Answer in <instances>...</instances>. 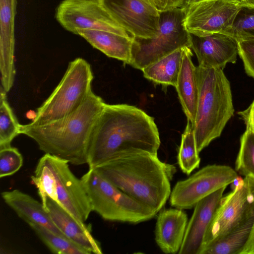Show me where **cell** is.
<instances>
[{"mask_svg":"<svg viewBox=\"0 0 254 254\" xmlns=\"http://www.w3.org/2000/svg\"><path fill=\"white\" fill-rule=\"evenodd\" d=\"M238 176L235 170L229 166L208 165L176 184L169 197L170 203L183 210L192 208L202 199L227 187Z\"/></svg>","mask_w":254,"mask_h":254,"instance_id":"cell-9","label":"cell"},{"mask_svg":"<svg viewBox=\"0 0 254 254\" xmlns=\"http://www.w3.org/2000/svg\"><path fill=\"white\" fill-rule=\"evenodd\" d=\"M254 215L206 249L202 254H239L249 238Z\"/></svg>","mask_w":254,"mask_h":254,"instance_id":"cell-23","label":"cell"},{"mask_svg":"<svg viewBox=\"0 0 254 254\" xmlns=\"http://www.w3.org/2000/svg\"><path fill=\"white\" fill-rule=\"evenodd\" d=\"M0 148L11 146L13 139L21 134L19 124L6 99V92L0 87Z\"/></svg>","mask_w":254,"mask_h":254,"instance_id":"cell-26","label":"cell"},{"mask_svg":"<svg viewBox=\"0 0 254 254\" xmlns=\"http://www.w3.org/2000/svg\"></svg>","mask_w":254,"mask_h":254,"instance_id":"cell-37","label":"cell"},{"mask_svg":"<svg viewBox=\"0 0 254 254\" xmlns=\"http://www.w3.org/2000/svg\"><path fill=\"white\" fill-rule=\"evenodd\" d=\"M238 55L247 74L254 79V39L237 40Z\"/></svg>","mask_w":254,"mask_h":254,"instance_id":"cell-30","label":"cell"},{"mask_svg":"<svg viewBox=\"0 0 254 254\" xmlns=\"http://www.w3.org/2000/svg\"><path fill=\"white\" fill-rule=\"evenodd\" d=\"M16 0H0V70L1 87L11 88L15 75L14 63V21Z\"/></svg>","mask_w":254,"mask_h":254,"instance_id":"cell-16","label":"cell"},{"mask_svg":"<svg viewBox=\"0 0 254 254\" xmlns=\"http://www.w3.org/2000/svg\"><path fill=\"white\" fill-rule=\"evenodd\" d=\"M115 21L132 36L154 37L159 28L160 12L142 0H100Z\"/></svg>","mask_w":254,"mask_h":254,"instance_id":"cell-13","label":"cell"},{"mask_svg":"<svg viewBox=\"0 0 254 254\" xmlns=\"http://www.w3.org/2000/svg\"><path fill=\"white\" fill-rule=\"evenodd\" d=\"M185 10L181 8L160 12L159 28L154 37H133L128 64L142 70L178 49L190 48V36L185 26Z\"/></svg>","mask_w":254,"mask_h":254,"instance_id":"cell-8","label":"cell"},{"mask_svg":"<svg viewBox=\"0 0 254 254\" xmlns=\"http://www.w3.org/2000/svg\"><path fill=\"white\" fill-rule=\"evenodd\" d=\"M191 48H184L182 65L175 86L187 120L193 126L197 103L198 88L196 67L192 61Z\"/></svg>","mask_w":254,"mask_h":254,"instance_id":"cell-20","label":"cell"},{"mask_svg":"<svg viewBox=\"0 0 254 254\" xmlns=\"http://www.w3.org/2000/svg\"><path fill=\"white\" fill-rule=\"evenodd\" d=\"M184 48L176 50L143 68L142 71L144 77L163 86L175 87L182 65Z\"/></svg>","mask_w":254,"mask_h":254,"instance_id":"cell-22","label":"cell"},{"mask_svg":"<svg viewBox=\"0 0 254 254\" xmlns=\"http://www.w3.org/2000/svg\"><path fill=\"white\" fill-rule=\"evenodd\" d=\"M190 48L197 57L198 65L223 69L228 63L234 64L238 55L236 38L223 33L197 36L190 33Z\"/></svg>","mask_w":254,"mask_h":254,"instance_id":"cell-14","label":"cell"},{"mask_svg":"<svg viewBox=\"0 0 254 254\" xmlns=\"http://www.w3.org/2000/svg\"><path fill=\"white\" fill-rule=\"evenodd\" d=\"M242 4L239 0H202L194 3L185 9V27L197 36L219 33L233 36V23Z\"/></svg>","mask_w":254,"mask_h":254,"instance_id":"cell-10","label":"cell"},{"mask_svg":"<svg viewBox=\"0 0 254 254\" xmlns=\"http://www.w3.org/2000/svg\"><path fill=\"white\" fill-rule=\"evenodd\" d=\"M188 218L183 209L174 208L160 210L157 216L156 242L165 254L178 253L185 237Z\"/></svg>","mask_w":254,"mask_h":254,"instance_id":"cell-18","label":"cell"},{"mask_svg":"<svg viewBox=\"0 0 254 254\" xmlns=\"http://www.w3.org/2000/svg\"><path fill=\"white\" fill-rule=\"evenodd\" d=\"M243 4L254 6V0H239Z\"/></svg>","mask_w":254,"mask_h":254,"instance_id":"cell-35","label":"cell"},{"mask_svg":"<svg viewBox=\"0 0 254 254\" xmlns=\"http://www.w3.org/2000/svg\"><path fill=\"white\" fill-rule=\"evenodd\" d=\"M201 0H182L180 8L185 9L191 4Z\"/></svg>","mask_w":254,"mask_h":254,"instance_id":"cell-34","label":"cell"},{"mask_svg":"<svg viewBox=\"0 0 254 254\" xmlns=\"http://www.w3.org/2000/svg\"><path fill=\"white\" fill-rule=\"evenodd\" d=\"M41 202L53 223L68 239L90 254L103 253L99 243L91 234L90 227L78 221L49 197Z\"/></svg>","mask_w":254,"mask_h":254,"instance_id":"cell-17","label":"cell"},{"mask_svg":"<svg viewBox=\"0 0 254 254\" xmlns=\"http://www.w3.org/2000/svg\"><path fill=\"white\" fill-rule=\"evenodd\" d=\"M238 114L244 121L246 129L254 132V100L246 109L238 112Z\"/></svg>","mask_w":254,"mask_h":254,"instance_id":"cell-33","label":"cell"},{"mask_svg":"<svg viewBox=\"0 0 254 254\" xmlns=\"http://www.w3.org/2000/svg\"><path fill=\"white\" fill-rule=\"evenodd\" d=\"M235 171L244 177L254 178V132L250 130L246 129L240 138Z\"/></svg>","mask_w":254,"mask_h":254,"instance_id":"cell-27","label":"cell"},{"mask_svg":"<svg viewBox=\"0 0 254 254\" xmlns=\"http://www.w3.org/2000/svg\"><path fill=\"white\" fill-rule=\"evenodd\" d=\"M160 143L153 117L134 106L106 104L91 136L87 164L93 169L117 154L132 150L157 154Z\"/></svg>","mask_w":254,"mask_h":254,"instance_id":"cell-1","label":"cell"},{"mask_svg":"<svg viewBox=\"0 0 254 254\" xmlns=\"http://www.w3.org/2000/svg\"><path fill=\"white\" fill-rule=\"evenodd\" d=\"M94 169L129 196L157 213L171 193L175 167L161 161L157 154L132 150L117 154Z\"/></svg>","mask_w":254,"mask_h":254,"instance_id":"cell-2","label":"cell"},{"mask_svg":"<svg viewBox=\"0 0 254 254\" xmlns=\"http://www.w3.org/2000/svg\"><path fill=\"white\" fill-rule=\"evenodd\" d=\"M152 5L160 12L180 8L182 0H150Z\"/></svg>","mask_w":254,"mask_h":254,"instance_id":"cell-32","label":"cell"},{"mask_svg":"<svg viewBox=\"0 0 254 254\" xmlns=\"http://www.w3.org/2000/svg\"><path fill=\"white\" fill-rule=\"evenodd\" d=\"M244 179L247 185L252 201L254 204V178L246 176ZM239 254H254V219L248 240Z\"/></svg>","mask_w":254,"mask_h":254,"instance_id":"cell-31","label":"cell"},{"mask_svg":"<svg viewBox=\"0 0 254 254\" xmlns=\"http://www.w3.org/2000/svg\"><path fill=\"white\" fill-rule=\"evenodd\" d=\"M232 30L237 40L254 39V6L242 4L235 17Z\"/></svg>","mask_w":254,"mask_h":254,"instance_id":"cell-28","label":"cell"},{"mask_svg":"<svg viewBox=\"0 0 254 254\" xmlns=\"http://www.w3.org/2000/svg\"><path fill=\"white\" fill-rule=\"evenodd\" d=\"M23 157L18 150L9 146L0 148V177L13 175L22 167Z\"/></svg>","mask_w":254,"mask_h":254,"instance_id":"cell-29","label":"cell"},{"mask_svg":"<svg viewBox=\"0 0 254 254\" xmlns=\"http://www.w3.org/2000/svg\"><path fill=\"white\" fill-rule=\"evenodd\" d=\"M143 0V1L146 2L148 3H149V4L152 5L150 0Z\"/></svg>","mask_w":254,"mask_h":254,"instance_id":"cell-36","label":"cell"},{"mask_svg":"<svg viewBox=\"0 0 254 254\" xmlns=\"http://www.w3.org/2000/svg\"><path fill=\"white\" fill-rule=\"evenodd\" d=\"M254 215V204L244 180L242 184L221 198L204 236L200 254Z\"/></svg>","mask_w":254,"mask_h":254,"instance_id":"cell-12","label":"cell"},{"mask_svg":"<svg viewBox=\"0 0 254 254\" xmlns=\"http://www.w3.org/2000/svg\"><path fill=\"white\" fill-rule=\"evenodd\" d=\"M226 188L223 187L204 197L194 206L178 254H200L204 236Z\"/></svg>","mask_w":254,"mask_h":254,"instance_id":"cell-15","label":"cell"},{"mask_svg":"<svg viewBox=\"0 0 254 254\" xmlns=\"http://www.w3.org/2000/svg\"><path fill=\"white\" fill-rule=\"evenodd\" d=\"M68 161L45 153L39 160L31 182L41 201L48 196L84 223L92 211L81 179L70 170Z\"/></svg>","mask_w":254,"mask_h":254,"instance_id":"cell-5","label":"cell"},{"mask_svg":"<svg viewBox=\"0 0 254 254\" xmlns=\"http://www.w3.org/2000/svg\"><path fill=\"white\" fill-rule=\"evenodd\" d=\"M51 252L59 254H90L70 240L36 223L28 224Z\"/></svg>","mask_w":254,"mask_h":254,"instance_id":"cell-25","label":"cell"},{"mask_svg":"<svg viewBox=\"0 0 254 254\" xmlns=\"http://www.w3.org/2000/svg\"><path fill=\"white\" fill-rule=\"evenodd\" d=\"M106 104L92 91L69 115L41 126L21 125V134L33 139L45 153L74 165L87 164L91 136Z\"/></svg>","mask_w":254,"mask_h":254,"instance_id":"cell-3","label":"cell"},{"mask_svg":"<svg viewBox=\"0 0 254 254\" xmlns=\"http://www.w3.org/2000/svg\"><path fill=\"white\" fill-rule=\"evenodd\" d=\"M56 16L65 29L75 34L79 30H97L132 36L111 17L100 0H64Z\"/></svg>","mask_w":254,"mask_h":254,"instance_id":"cell-11","label":"cell"},{"mask_svg":"<svg viewBox=\"0 0 254 254\" xmlns=\"http://www.w3.org/2000/svg\"><path fill=\"white\" fill-rule=\"evenodd\" d=\"M93 74L90 64L78 58L70 62L56 88L37 109L31 126L59 120L76 110L92 91Z\"/></svg>","mask_w":254,"mask_h":254,"instance_id":"cell-7","label":"cell"},{"mask_svg":"<svg viewBox=\"0 0 254 254\" xmlns=\"http://www.w3.org/2000/svg\"><path fill=\"white\" fill-rule=\"evenodd\" d=\"M94 48L108 57L128 64L131 58L133 36L127 37L113 32L97 30H79L76 32Z\"/></svg>","mask_w":254,"mask_h":254,"instance_id":"cell-21","label":"cell"},{"mask_svg":"<svg viewBox=\"0 0 254 254\" xmlns=\"http://www.w3.org/2000/svg\"><path fill=\"white\" fill-rule=\"evenodd\" d=\"M198 95L193 126L198 152L219 137L234 115L229 81L221 69L196 67Z\"/></svg>","mask_w":254,"mask_h":254,"instance_id":"cell-4","label":"cell"},{"mask_svg":"<svg viewBox=\"0 0 254 254\" xmlns=\"http://www.w3.org/2000/svg\"><path fill=\"white\" fill-rule=\"evenodd\" d=\"M1 195L4 202L28 224L36 223L42 225L68 239L53 223L42 202L17 189L3 191Z\"/></svg>","mask_w":254,"mask_h":254,"instance_id":"cell-19","label":"cell"},{"mask_svg":"<svg viewBox=\"0 0 254 254\" xmlns=\"http://www.w3.org/2000/svg\"><path fill=\"white\" fill-rule=\"evenodd\" d=\"M178 162L182 172L187 175H190L199 166L200 158L196 147L193 127L190 121L188 120L182 135Z\"/></svg>","mask_w":254,"mask_h":254,"instance_id":"cell-24","label":"cell"},{"mask_svg":"<svg viewBox=\"0 0 254 254\" xmlns=\"http://www.w3.org/2000/svg\"><path fill=\"white\" fill-rule=\"evenodd\" d=\"M92 211L112 221L138 223L153 218L152 209L127 195L99 174L89 169L81 178Z\"/></svg>","mask_w":254,"mask_h":254,"instance_id":"cell-6","label":"cell"}]
</instances>
